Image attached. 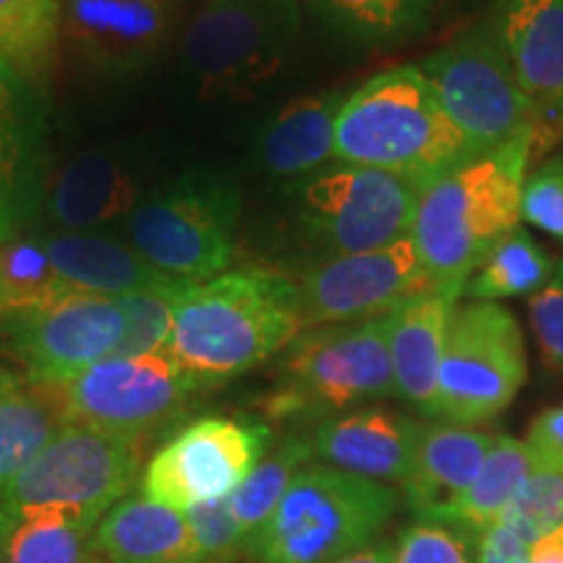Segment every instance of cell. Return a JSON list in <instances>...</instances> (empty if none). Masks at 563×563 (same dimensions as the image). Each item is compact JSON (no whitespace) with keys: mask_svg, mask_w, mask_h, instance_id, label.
Wrapping results in <instances>:
<instances>
[{"mask_svg":"<svg viewBox=\"0 0 563 563\" xmlns=\"http://www.w3.org/2000/svg\"><path fill=\"white\" fill-rule=\"evenodd\" d=\"M300 334L298 282L264 266H243L178 295L165 352L199 391H211L272 361Z\"/></svg>","mask_w":563,"mask_h":563,"instance_id":"6da1fadb","label":"cell"},{"mask_svg":"<svg viewBox=\"0 0 563 563\" xmlns=\"http://www.w3.org/2000/svg\"><path fill=\"white\" fill-rule=\"evenodd\" d=\"M532 136L481 152L420 188L412 243L435 290L460 295L483 258L522 224Z\"/></svg>","mask_w":563,"mask_h":563,"instance_id":"7a4b0ae2","label":"cell"},{"mask_svg":"<svg viewBox=\"0 0 563 563\" xmlns=\"http://www.w3.org/2000/svg\"><path fill=\"white\" fill-rule=\"evenodd\" d=\"M336 162L402 175L428 186L460 162L481 154L449 121L415 63L378 70L347 91L334 136Z\"/></svg>","mask_w":563,"mask_h":563,"instance_id":"3957f363","label":"cell"},{"mask_svg":"<svg viewBox=\"0 0 563 563\" xmlns=\"http://www.w3.org/2000/svg\"><path fill=\"white\" fill-rule=\"evenodd\" d=\"M402 493L308 462L251 545L253 563H336L386 538Z\"/></svg>","mask_w":563,"mask_h":563,"instance_id":"277c9868","label":"cell"},{"mask_svg":"<svg viewBox=\"0 0 563 563\" xmlns=\"http://www.w3.org/2000/svg\"><path fill=\"white\" fill-rule=\"evenodd\" d=\"M144 446L66 422L0 501V540L24 519L60 517L97 527L139 488Z\"/></svg>","mask_w":563,"mask_h":563,"instance_id":"5b68a950","label":"cell"},{"mask_svg":"<svg viewBox=\"0 0 563 563\" xmlns=\"http://www.w3.org/2000/svg\"><path fill=\"white\" fill-rule=\"evenodd\" d=\"M241 209L235 180L222 173L188 170L136 203L123 222L125 241L170 279L201 285L230 269Z\"/></svg>","mask_w":563,"mask_h":563,"instance_id":"8992f818","label":"cell"},{"mask_svg":"<svg viewBox=\"0 0 563 563\" xmlns=\"http://www.w3.org/2000/svg\"><path fill=\"white\" fill-rule=\"evenodd\" d=\"M394 397L389 313L306 329L285 350L272 418H332Z\"/></svg>","mask_w":563,"mask_h":563,"instance_id":"52a82bcc","label":"cell"},{"mask_svg":"<svg viewBox=\"0 0 563 563\" xmlns=\"http://www.w3.org/2000/svg\"><path fill=\"white\" fill-rule=\"evenodd\" d=\"M302 0H207L183 37V68L203 97H245L290 58Z\"/></svg>","mask_w":563,"mask_h":563,"instance_id":"ba28073f","label":"cell"},{"mask_svg":"<svg viewBox=\"0 0 563 563\" xmlns=\"http://www.w3.org/2000/svg\"><path fill=\"white\" fill-rule=\"evenodd\" d=\"M295 214L327 256L386 249L412 232L420 186L402 175L332 162L290 186Z\"/></svg>","mask_w":563,"mask_h":563,"instance_id":"9c48e42d","label":"cell"},{"mask_svg":"<svg viewBox=\"0 0 563 563\" xmlns=\"http://www.w3.org/2000/svg\"><path fill=\"white\" fill-rule=\"evenodd\" d=\"M527 382L525 334L501 302L460 300L446 327L439 371V420L481 428Z\"/></svg>","mask_w":563,"mask_h":563,"instance_id":"30bf717a","label":"cell"},{"mask_svg":"<svg viewBox=\"0 0 563 563\" xmlns=\"http://www.w3.org/2000/svg\"><path fill=\"white\" fill-rule=\"evenodd\" d=\"M415 66L431 81L449 121L477 152L522 136L534 141L532 104L483 19Z\"/></svg>","mask_w":563,"mask_h":563,"instance_id":"8fae6325","label":"cell"},{"mask_svg":"<svg viewBox=\"0 0 563 563\" xmlns=\"http://www.w3.org/2000/svg\"><path fill=\"white\" fill-rule=\"evenodd\" d=\"M115 298L63 292L0 316V355L37 386H63L110 357L123 336Z\"/></svg>","mask_w":563,"mask_h":563,"instance_id":"7c38bea8","label":"cell"},{"mask_svg":"<svg viewBox=\"0 0 563 563\" xmlns=\"http://www.w3.org/2000/svg\"><path fill=\"white\" fill-rule=\"evenodd\" d=\"M68 422L141 443L178 420L199 391L167 352L104 357L74 382L55 386Z\"/></svg>","mask_w":563,"mask_h":563,"instance_id":"4fadbf2b","label":"cell"},{"mask_svg":"<svg viewBox=\"0 0 563 563\" xmlns=\"http://www.w3.org/2000/svg\"><path fill=\"white\" fill-rule=\"evenodd\" d=\"M272 446V428L258 420L199 418L150 456L139 490L152 501L188 506L230 498Z\"/></svg>","mask_w":563,"mask_h":563,"instance_id":"5bb4252c","label":"cell"},{"mask_svg":"<svg viewBox=\"0 0 563 563\" xmlns=\"http://www.w3.org/2000/svg\"><path fill=\"white\" fill-rule=\"evenodd\" d=\"M428 287L433 285L412 238L376 251L327 256L298 282L302 332L386 316Z\"/></svg>","mask_w":563,"mask_h":563,"instance_id":"9a60e30c","label":"cell"},{"mask_svg":"<svg viewBox=\"0 0 563 563\" xmlns=\"http://www.w3.org/2000/svg\"><path fill=\"white\" fill-rule=\"evenodd\" d=\"M532 104V159L563 141V0H496L483 16Z\"/></svg>","mask_w":563,"mask_h":563,"instance_id":"2e32d148","label":"cell"},{"mask_svg":"<svg viewBox=\"0 0 563 563\" xmlns=\"http://www.w3.org/2000/svg\"><path fill=\"white\" fill-rule=\"evenodd\" d=\"M170 0H63L60 34L76 58L104 76H129L170 37Z\"/></svg>","mask_w":563,"mask_h":563,"instance_id":"e0dca14e","label":"cell"},{"mask_svg":"<svg viewBox=\"0 0 563 563\" xmlns=\"http://www.w3.org/2000/svg\"><path fill=\"white\" fill-rule=\"evenodd\" d=\"M420 431L422 420L412 415L368 405L319 420L308 439L313 462L402 488L412 473Z\"/></svg>","mask_w":563,"mask_h":563,"instance_id":"ac0fdd59","label":"cell"},{"mask_svg":"<svg viewBox=\"0 0 563 563\" xmlns=\"http://www.w3.org/2000/svg\"><path fill=\"white\" fill-rule=\"evenodd\" d=\"M144 196L133 159L115 146H95L74 154L47 183L42 209L55 230L95 232L129 220Z\"/></svg>","mask_w":563,"mask_h":563,"instance_id":"d6986e66","label":"cell"},{"mask_svg":"<svg viewBox=\"0 0 563 563\" xmlns=\"http://www.w3.org/2000/svg\"><path fill=\"white\" fill-rule=\"evenodd\" d=\"M42 108L32 84L0 60V243L16 238L45 199Z\"/></svg>","mask_w":563,"mask_h":563,"instance_id":"ffe728a7","label":"cell"},{"mask_svg":"<svg viewBox=\"0 0 563 563\" xmlns=\"http://www.w3.org/2000/svg\"><path fill=\"white\" fill-rule=\"evenodd\" d=\"M34 243L40 245L55 277L76 292L121 298L131 292L173 290V287L186 285L154 269L133 251L129 241L102 230H53L42 232L34 238Z\"/></svg>","mask_w":563,"mask_h":563,"instance_id":"44dd1931","label":"cell"},{"mask_svg":"<svg viewBox=\"0 0 563 563\" xmlns=\"http://www.w3.org/2000/svg\"><path fill=\"white\" fill-rule=\"evenodd\" d=\"M456 302L460 295L428 287L389 313L394 394L431 420H439V371Z\"/></svg>","mask_w":563,"mask_h":563,"instance_id":"7402d4cb","label":"cell"},{"mask_svg":"<svg viewBox=\"0 0 563 563\" xmlns=\"http://www.w3.org/2000/svg\"><path fill=\"white\" fill-rule=\"evenodd\" d=\"M498 433L449 420L422 422L412 473L399 488L412 519H439L464 496Z\"/></svg>","mask_w":563,"mask_h":563,"instance_id":"603a6c76","label":"cell"},{"mask_svg":"<svg viewBox=\"0 0 563 563\" xmlns=\"http://www.w3.org/2000/svg\"><path fill=\"white\" fill-rule=\"evenodd\" d=\"M344 89L321 91L285 104L256 136V162L277 180H300L336 162V118Z\"/></svg>","mask_w":563,"mask_h":563,"instance_id":"cb8c5ba5","label":"cell"},{"mask_svg":"<svg viewBox=\"0 0 563 563\" xmlns=\"http://www.w3.org/2000/svg\"><path fill=\"white\" fill-rule=\"evenodd\" d=\"M95 543L108 563H199L186 514L139 488L97 522Z\"/></svg>","mask_w":563,"mask_h":563,"instance_id":"d4e9b609","label":"cell"},{"mask_svg":"<svg viewBox=\"0 0 563 563\" xmlns=\"http://www.w3.org/2000/svg\"><path fill=\"white\" fill-rule=\"evenodd\" d=\"M66 422L55 386L30 384L11 368L0 371V501Z\"/></svg>","mask_w":563,"mask_h":563,"instance_id":"484cf974","label":"cell"},{"mask_svg":"<svg viewBox=\"0 0 563 563\" xmlns=\"http://www.w3.org/2000/svg\"><path fill=\"white\" fill-rule=\"evenodd\" d=\"M334 37L361 51H394L431 32L439 0H302Z\"/></svg>","mask_w":563,"mask_h":563,"instance_id":"4316f807","label":"cell"},{"mask_svg":"<svg viewBox=\"0 0 563 563\" xmlns=\"http://www.w3.org/2000/svg\"><path fill=\"white\" fill-rule=\"evenodd\" d=\"M530 473L532 464L530 456H527L525 443L506 433L496 435L483 467L477 470L473 485L464 490V496L443 514L439 522L454 525L481 538L509 509L514 496H517Z\"/></svg>","mask_w":563,"mask_h":563,"instance_id":"83f0119b","label":"cell"},{"mask_svg":"<svg viewBox=\"0 0 563 563\" xmlns=\"http://www.w3.org/2000/svg\"><path fill=\"white\" fill-rule=\"evenodd\" d=\"M553 269L555 262L551 253L540 249V243L525 224H517L509 235L493 245L483 264L467 279L460 300L501 302L534 295L551 279Z\"/></svg>","mask_w":563,"mask_h":563,"instance_id":"f1b7e54d","label":"cell"},{"mask_svg":"<svg viewBox=\"0 0 563 563\" xmlns=\"http://www.w3.org/2000/svg\"><path fill=\"white\" fill-rule=\"evenodd\" d=\"M308 462H313L311 439L308 435H287L272 452L264 454V460L251 470V475L228 498L232 517L241 525L251 545L256 534L262 532V527L269 522L282 496L290 488L292 477Z\"/></svg>","mask_w":563,"mask_h":563,"instance_id":"f546056e","label":"cell"},{"mask_svg":"<svg viewBox=\"0 0 563 563\" xmlns=\"http://www.w3.org/2000/svg\"><path fill=\"white\" fill-rule=\"evenodd\" d=\"M60 37V0H0V60L32 84Z\"/></svg>","mask_w":563,"mask_h":563,"instance_id":"4dcf8cb0","label":"cell"},{"mask_svg":"<svg viewBox=\"0 0 563 563\" xmlns=\"http://www.w3.org/2000/svg\"><path fill=\"white\" fill-rule=\"evenodd\" d=\"M0 563H108V559L95 543L91 525L34 517L0 540Z\"/></svg>","mask_w":563,"mask_h":563,"instance_id":"1f68e13d","label":"cell"},{"mask_svg":"<svg viewBox=\"0 0 563 563\" xmlns=\"http://www.w3.org/2000/svg\"><path fill=\"white\" fill-rule=\"evenodd\" d=\"M191 285L173 287V290L131 292L115 298L123 313V336L118 350L110 357H139L165 352L173 336L175 302L178 295Z\"/></svg>","mask_w":563,"mask_h":563,"instance_id":"d6a6232c","label":"cell"},{"mask_svg":"<svg viewBox=\"0 0 563 563\" xmlns=\"http://www.w3.org/2000/svg\"><path fill=\"white\" fill-rule=\"evenodd\" d=\"M394 563H477V538L454 525L412 519L394 540Z\"/></svg>","mask_w":563,"mask_h":563,"instance_id":"836d02e7","label":"cell"},{"mask_svg":"<svg viewBox=\"0 0 563 563\" xmlns=\"http://www.w3.org/2000/svg\"><path fill=\"white\" fill-rule=\"evenodd\" d=\"M186 522L191 527L196 561L199 563H243L251 561V540L232 517L228 498L188 506Z\"/></svg>","mask_w":563,"mask_h":563,"instance_id":"e575fe53","label":"cell"},{"mask_svg":"<svg viewBox=\"0 0 563 563\" xmlns=\"http://www.w3.org/2000/svg\"><path fill=\"white\" fill-rule=\"evenodd\" d=\"M501 522L511 525L530 543L563 525V473H530L501 514Z\"/></svg>","mask_w":563,"mask_h":563,"instance_id":"d590c367","label":"cell"},{"mask_svg":"<svg viewBox=\"0 0 563 563\" xmlns=\"http://www.w3.org/2000/svg\"><path fill=\"white\" fill-rule=\"evenodd\" d=\"M522 220L563 243V152L527 173Z\"/></svg>","mask_w":563,"mask_h":563,"instance_id":"8d00e7d4","label":"cell"},{"mask_svg":"<svg viewBox=\"0 0 563 563\" xmlns=\"http://www.w3.org/2000/svg\"><path fill=\"white\" fill-rule=\"evenodd\" d=\"M530 327L545 363L563 371V258L555 262L551 279L530 295Z\"/></svg>","mask_w":563,"mask_h":563,"instance_id":"74e56055","label":"cell"},{"mask_svg":"<svg viewBox=\"0 0 563 563\" xmlns=\"http://www.w3.org/2000/svg\"><path fill=\"white\" fill-rule=\"evenodd\" d=\"M522 443L532 473H563V405L540 412L527 428Z\"/></svg>","mask_w":563,"mask_h":563,"instance_id":"f35d334b","label":"cell"},{"mask_svg":"<svg viewBox=\"0 0 563 563\" xmlns=\"http://www.w3.org/2000/svg\"><path fill=\"white\" fill-rule=\"evenodd\" d=\"M532 543L498 519L477 538V563H530Z\"/></svg>","mask_w":563,"mask_h":563,"instance_id":"ab89813d","label":"cell"},{"mask_svg":"<svg viewBox=\"0 0 563 563\" xmlns=\"http://www.w3.org/2000/svg\"><path fill=\"white\" fill-rule=\"evenodd\" d=\"M530 563H563V525L534 540L530 548Z\"/></svg>","mask_w":563,"mask_h":563,"instance_id":"60d3db41","label":"cell"},{"mask_svg":"<svg viewBox=\"0 0 563 563\" xmlns=\"http://www.w3.org/2000/svg\"><path fill=\"white\" fill-rule=\"evenodd\" d=\"M336 563H394V540L382 538L376 543L361 548V551L344 555Z\"/></svg>","mask_w":563,"mask_h":563,"instance_id":"b9f144b4","label":"cell"},{"mask_svg":"<svg viewBox=\"0 0 563 563\" xmlns=\"http://www.w3.org/2000/svg\"><path fill=\"white\" fill-rule=\"evenodd\" d=\"M496 0H439V9L449 11L452 16H470V13L488 11Z\"/></svg>","mask_w":563,"mask_h":563,"instance_id":"7bdbcfd3","label":"cell"},{"mask_svg":"<svg viewBox=\"0 0 563 563\" xmlns=\"http://www.w3.org/2000/svg\"><path fill=\"white\" fill-rule=\"evenodd\" d=\"M13 308V298L9 290V282H5V272H3V256H0V316L9 313Z\"/></svg>","mask_w":563,"mask_h":563,"instance_id":"ee69618b","label":"cell"},{"mask_svg":"<svg viewBox=\"0 0 563 563\" xmlns=\"http://www.w3.org/2000/svg\"><path fill=\"white\" fill-rule=\"evenodd\" d=\"M5 368V365H0V371H3Z\"/></svg>","mask_w":563,"mask_h":563,"instance_id":"f6af8a7d","label":"cell"},{"mask_svg":"<svg viewBox=\"0 0 563 563\" xmlns=\"http://www.w3.org/2000/svg\"><path fill=\"white\" fill-rule=\"evenodd\" d=\"M243 563H253V561H243Z\"/></svg>","mask_w":563,"mask_h":563,"instance_id":"bcb514c9","label":"cell"},{"mask_svg":"<svg viewBox=\"0 0 563 563\" xmlns=\"http://www.w3.org/2000/svg\"><path fill=\"white\" fill-rule=\"evenodd\" d=\"M561 144H563V141H561Z\"/></svg>","mask_w":563,"mask_h":563,"instance_id":"7dc6e473","label":"cell"}]
</instances>
